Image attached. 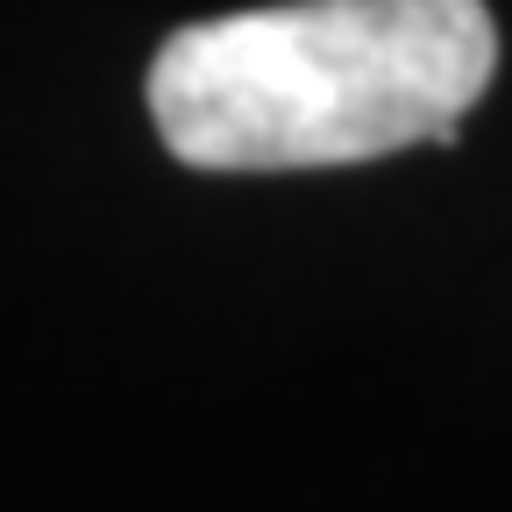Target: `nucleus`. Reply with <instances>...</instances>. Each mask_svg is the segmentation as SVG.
I'll return each mask as SVG.
<instances>
[{
	"label": "nucleus",
	"instance_id": "obj_1",
	"mask_svg": "<svg viewBox=\"0 0 512 512\" xmlns=\"http://www.w3.org/2000/svg\"><path fill=\"white\" fill-rule=\"evenodd\" d=\"M491 72L484 0H285L164 36L150 114L192 171H320L456 143Z\"/></svg>",
	"mask_w": 512,
	"mask_h": 512
}]
</instances>
